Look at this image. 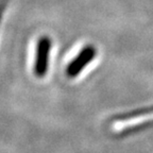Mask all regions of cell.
<instances>
[{
  "label": "cell",
  "instance_id": "6da1fadb",
  "mask_svg": "<svg viewBox=\"0 0 153 153\" xmlns=\"http://www.w3.org/2000/svg\"><path fill=\"white\" fill-rule=\"evenodd\" d=\"M50 49V41L48 37H42L37 44V53L35 62V74L37 76H43L47 71L48 54Z\"/></svg>",
  "mask_w": 153,
  "mask_h": 153
},
{
  "label": "cell",
  "instance_id": "7a4b0ae2",
  "mask_svg": "<svg viewBox=\"0 0 153 153\" xmlns=\"http://www.w3.org/2000/svg\"><path fill=\"white\" fill-rule=\"evenodd\" d=\"M95 56V49L91 47H87L82 50V52L79 54V56L74 59L69 64V66L67 67V74L69 76H74L79 74L83 67L87 65L91 61V59Z\"/></svg>",
  "mask_w": 153,
  "mask_h": 153
},
{
  "label": "cell",
  "instance_id": "3957f363",
  "mask_svg": "<svg viewBox=\"0 0 153 153\" xmlns=\"http://www.w3.org/2000/svg\"><path fill=\"white\" fill-rule=\"evenodd\" d=\"M7 2V0H1V1H0V18H1V15H2L3 9H4Z\"/></svg>",
  "mask_w": 153,
  "mask_h": 153
}]
</instances>
